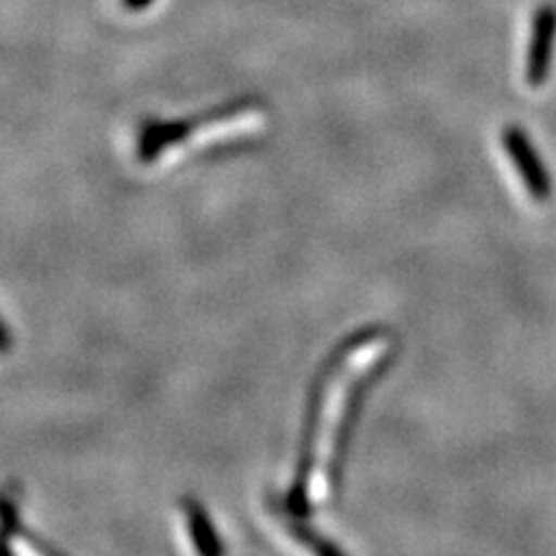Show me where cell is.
Here are the masks:
<instances>
[{"instance_id":"obj_2","label":"cell","mask_w":556,"mask_h":556,"mask_svg":"<svg viewBox=\"0 0 556 556\" xmlns=\"http://www.w3.org/2000/svg\"><path fill=\"white\" fill-rule=\"evenodd\" d=\"M265 124L267 114L253 100L188 121H151L139 135L137 153L142 163L155 165L179 151H202L204 147L243 142L255 137Z\"/></svg>"},{"instance_id":"obj_5","label":"cell","mask_w":556,"mask_h":556,"mask_svg":"<svg viewBox=\"0 0 556 556\" xmlns=\"http://www.w3.org/2000/svg\"><path fill=\"white\" fill-rule=\"evenodd\" d=\"M22 541H30V535L22 525L20 501H14L0 492V552H16V549L22 552V549H26V545H22Z\"/></svg>"},{"instance_id":"obj_4","label":"cell","mask_w":556,"mask_h":556,"mask_svg":"<svg viewBox=\"0 0 556 556\" xmlns=\"http://www.w3.org/2000/svg\"><path fill=\"white\" fill-rule=\"evenodd\" d=\"M556 38V10L543 5L533 16L531 42H529V61H527V79L531 86L545 84L552 65V51Z\"/></svg>"},{"instance_id":"obj_1","label":"cell","mask_w":556,"mask_h":556,"mask_svg":"<svg viewBox=\"0 0 556 556\" xmlns=\"http://www.w3.org/2000/svg\"><path fill=\"white\" fill-rule=\"evenodd\" d=\"M390 355L388 334L364 332L345 341L318 374L308 399L298 471L286 496L288 515L304 519L332 496L364 392Z\"/></svg>"},{"instance_id":"obj_6","label":"cell","mask_w":556,"mask_h":556,"mask_svg":"<svg viewBox=\"0 0 556 556\" xmlns=\"http://www.w3.org/2000/svg\"><path fill=\"white\" fill-rule=\"evenodd\" d=\"M188 527H190V541L195 543L198 552H220L223 545L218 543V538L208 525V517L202 508H198L195 503H188Z\"/></svg>"},{"instance_id":"obj_3","label":"cell","mask_w":556,"mask_h":556,"mask_svg":"<svg viewBox=\"0 0 556 556\" xmlns=\"http://www.w3.org/2000/svg\"><path fill=\"white\" fill-rule=\"evenodd\" d=\"M503 147H506L515 169L519 172V177L525 179L529 193L535 200H547L552 195L549 172L545 169V163L541 155H538L527 132L521 128H515V126L508 128L506 132H503Z\"/></svg>"},{"instance_id":"obj_8","label":"cell","mask_w":556,"mask_h":556,"mask_svg":"<svg viewBox=\"0 0 556 556\" xmlns=\"http://www.w3.org/2000/svg\"><path fill=\"white\" fill-rule=\"evenodd\" d=\"M126 3H128L130 8H142V5L151 3V0H126Z\"/></svg>"},{"instance_id":"obj_7","label":"cell","mask_w":556,"mask_h":556,"mask_svg":"<svg viewBox=\"0 0 556 556\" xmlns=\"http://www.w3.org/2000/svg\"><path fill=\"white\" fill-rule=\"evenodd\" d=\"M8 345H10V334H8L3 320H0V353L8 351Z\"/></svg>"}]
</instances>
